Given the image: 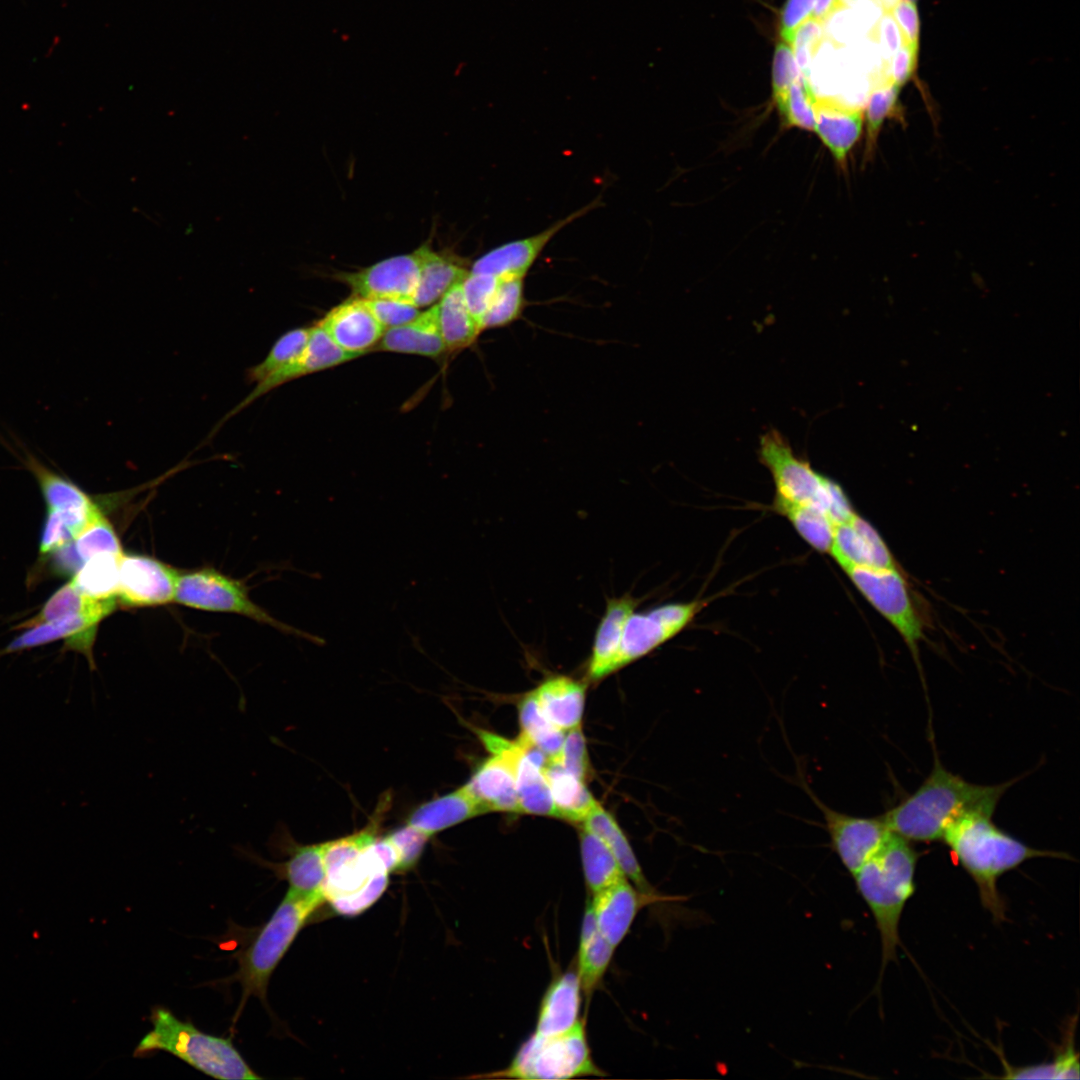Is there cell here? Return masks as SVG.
<instances>
[{"label":"cell","mask_w":1080,"mask_h":1080,"mask_svg":"<svg viewBox=\"0 0 1080 1080\" xmlns=\"http://www.w3.org/2000/svg\"><path fill=\"white\" fill-rule=\"evenodd\" d=\"M381 816L377 811L362 830L327 841L323 892L340 913L366 909L386 887L390 871L374 848Z\"/></svg>","instance_id":"obj_5"},{"label":"cell","mask_w":1080,"mask_h":1080,"mask_svg":"<svg viewBox=\"0 0 1080 1080\" xmlns=\"http://www.w3.org/2000/svg\"><path fill=\"white\" fill-rule=\"evenodd\" d=\"M909 1H911V2H914V3H917V1H918V0H909Z\"/></svg>","instance_id":"obj_62"},{"label":"cell","mask_w":1080,"mask_h":1080,"mask_svg":"<svg viewBox=\"0 0 1080 1080\" xmlns=\"http://www.w3.org/2000/svg\"><path fill=\"white\" fill-rule=\"evenodd\" d=\"M801 75L791 46L784 41L779 42L775 49L772 68L774 98L783 94Z\"/></svg>","instance_id":"obj_52"},{"label":"cell","mask_w":1080,"mask_h":1080,"mask_svg":"<svg viewBox=\"0 0 1080 1080\" xmlns=\"http://www.w3.org/2000/svg\"><path fill=\"white\" fill-rule=\"evenodd\" d=\"M21 462L35 477L47 509L58 511L89 509L96 505L91 496L67 477L57 473L24 447H19Z\"/></svg>","instance_id":"obj_35"},{"label":"cell","mask_w":1080,"mask_h":1080,"mask_svg":"<svg viewBox=\"0 0 1080 1080\" xmlns=\"http://www.w3.org/2000/svg\"><path fill=\"white\" fill-rule=\"evenodd\" d=\"M844 6L841 0H815L810 17L824 24Z\"/></svg>","instance_id":"obj_59"},{"label":"cell","mask_w":1080,"mask_h":1080,"mask_svg":"<svg viewBox=\"0 0 1080 1080\" xmlns=\"http://www.w3.org/2000/svg\"><path fill=\"white\" fill-rule=\"evenodd\" d=\"M372 351L440 357L447 350L440 333L436 306L420 312L407 323L384 330Z\"/></svg>","instance_id":"obj_28"},{"label":"cell","mask_w":1080,"mask_h":1080,"mask_svg":"<svg viewBox=\"0 0 1080 1080\" xmlns=\"http://www.w3.org/2000/svg\"><path fill=\"white\" fill-rule=\"evenodd\" d=\"M486 813L481 803L464 784L452 792L416 807L410 813L406 823L432 837L436 833Z\"/></svg>","instance_id":"obj_27"},{"label":"cell","mask_w":1080,"mask_h":1080,"mask_svg":"<svg viewBox=\"0 0 1080 1080\" xmlns=\"http://www.w3.org/2000/svg\"><path fill=\"white\" fill-rule=\"evenodd\" d=\"M603 1075L604 1071L593 1060L582 1020L564 1034L542 1036L534 1032L520 1045L505 1068L473 1077L560 1080Z\"/></svg>","instance_id":"obj_8"},{"label":"cell","mask_w":1080,"mask_h":1080,"mask_svg":"<svg viewBox=\"0 0 1080 1080\" xmlns=\"http://www.w3.org/2000/svg\"><path fill=\"white\" fill-rule=\"evenodd\" d=\"M516 743V783L520 814L557 817L544 772L548 757L520 735Z\"/></svg>","instance_id":"obj_25"},{"label":"cell","mask_w":1080,"mask_h":1080,"mask_svg":"<svg viewBox=\"0 0 1080 1080\" xmlns=\"http://www.w3.org/2000/svg\"><path fill=\"white\" fill-rule=\"evenodd\" d=\"M918 853L907 839L891 832L880 849L852 876L874 918L881 942L880 977L898 957L899 924L915 892Z\"/></svg>","instance_id":"obj_3"},{"label":"cell","mask_w":1080,"mask_h":1080,"mask_svg":"<svg viewBox=\"0 0 1080 1080\" xmlns=\"http://www.w3.org/2000/svg\"><path fill=\"white\" fill-rule=\"evenodd\" d=\"M587 685L569 676L546 678L533 691L544 715L568 731L582 722Z\"/></svg>","instance_id":"obj_29"},{"label":"cell","mask_w":1080,"mask_h":1080,"mask_svg":"<svg viewBox=\"0 0 1080 1080\" xmlns=\"http://www.w3.org/2000/svg\"><path fill=\"white\" fill-rule=\"evenodd\" d=\"M117 599H96L81 593L71 582L59 588L43 605L35 617L22 623L20 628H30L71 615L92 614L101 618L116 608Z\"/></svg>","instance_id":"obj_37"},{"label":"cell","mask_w":1080,"mask_h":1080,"mask_svg":"<svg viewBox=\"0 0 1080 1080\" xmlns=\"http://www.w3.org/2000/svg\"><path fill=\"white\" fill-rule=\"evenodd\" d=\"M367 306L384 330L407 323L419 314L412 303L388 299H364Z\"/></svg>","instance_id":"obj_51"},{"label":"cell","mask_w":1080,"mask_h":1080,"mask_svg":"<svg viewBox=\"0 0 1080 1080\" xmlns=\"http://www.w3.org/2000/svg\"><path fill=\"white\" fill-rule=\"evenodd\" d=\"M615 947L598 931L589 903L582 921L576 971L582 993L589 999L612 961Z\"/></svg>","instance_id":"obj_32"},{"label":"cell","mask_w":1080,"mask_h":1080,"mask_svg":"<svg viewBox=\"0 0 1080 1080\" xmlns=\"http://www.w3.org/2000/svg\"><path fill=\"white\" fill-rule=\"evenodd\" d=\"M823 814L832 848L853 876L884 844L891 831L883 816L859 817L838 812L822 803L809 788Z\"/></svg>","instance_id":"obj_13"},{"label":"cell","mask_w":1080,"mask_h":1080,"mask_svg":"<svg viewBox=\"0 0 1080 1080\" xmlns=\"http://www.w3.org/2000/svg\"><path fill=\"white\" fill-rule=\"evenodd\" d=\"M582 988L576 970L557 976L546 989L540 1003L535 1033L555 1036L574 1029L580 1019Z\"/></svg>","instance_id":"obj_26"},{"label":"cell","mask_w":1080,"mask_h":1080,"mask_svg":"<svg viewBox=\"0 0 1080 1080\" xmlns=\"http://www.w3.org/2000/svg\"><path fill=\"white\" fill-rule=\"evenodd\" d=\"M526 307L524 278L501 279L496 294L483 315L481 330L506 327L517 321Z\"/></svg>","instance_id":"obj_43"},{"label":"cell","mask_w":1080,"mask_h":1080,"mask_svg":"<svg viewBox=\"0 0 1080 1080\" xmlns=\"http://www.w3.org/2000/svg\"><path fill=\"white\" fill-rule=\"evenodd\" d=\"M518 714L520 736L541 750L548 759L558 758L563 748L565 731L544 715L533 690L521 698Z\"/></svg>","instance_id":"obj_39"},{"label":"cell","mask_w":1080,"mask_h":1080,"mask_svg":"<svg viewBox=\"0 0 1080 1080\" xmlns=\"http://www.w3.org/2000/svg\"><path fill=\"white\" fill-rule=\"evenodd\" d=\"M476 736L490 753L465 783L469 791L489 812H519L516 783V739L509 740L488 730L474 727Z\"/></svg>","instance_id":"obj_11"},{"label":"cell","mask_w":1080,"mask_h":1080,"mask_svg":"<svg viewBox=\"0 0 1080 1080\" xmlns=\"http://www.w3.org/2000/svg\"><path fill=\"white\" fill-rule=\"evenodd\" d=\"M399 857V872L414 867L431 838L420 829L405 823L402 827L386 835Z\"/></svg>","instance_id":"obj_49"},{"label":"cell","mask_w":1080,"mask_h":1080,"mask_svg":"<svg viewBox=\"0 0 1080 1080\" xmlns=\"http://www.w3.org/2000/svg\"><path fill=\"white\" fill-rule=\"evenodd\" d=\"M270 843L271 848L279 850L288 858L283 862H271L251 848L239 847L237 850L246 859L270 869L279 879L287 881L289 890L302 894L323 892L327 841L298 844L287 833L280 831L272 837Z\"/></svg>","instance_id":"obj_14"},{"label":"cell","mask_w":1080,"mask_h":1080,"mask_svg":"<svg viewBox=\"0 0 1080 1080\" xmlns=\"http://www.w3.org/2000/svg\"><path fill=\"white\" fill-rule=\"evenodd\" d=\"M888 13L898 29L901 43L919 49L920 17L916 3L898 0Z\"/></svg>","instance_id":"obj_53"},{"label":"cell","mask_w":1080,"mask_h":1080,"mask_svg":"<svg viewBox=\"0 0 1080 1080\" xmlns=\"http://www.w3.org/2000/svg\"><path fill=\"white\" fill-rule=\"evenodd\" d=\"M416 250L420 275L412 304L417 308L435 304L451 288L461 284L470 272L455 257L436 252L428 243Z\"/></svg>","instance_id":"obj_30"},{"label":"cell","mask_w":1080,"mask_h":1080,"mask_svg":"<svg viewBox=\"0 0 1080 1080\" xmlns=\"http://www.w3.org/2000/svg\"><path fill=\"white\" fill-rule=\"evenodd\" d=\"M571 774L586 782L591 775L585 736L581 724L568 730L561 754L556 758Z\"/></svg>","instance_id":"obj_50"},{"label":"cell","mask_w":1080,"mask_h":1080,"mask_svg":"<svg viewBox=\"0 0 1080 1080\" xmlns=\"http://www.w3.org/2000/svg\"><path fill=\"white\" fill-rule=\"evenodd\" d=\"M886 72L894 83L903 88L910 82L917 70L919 49L901 43L899 48L890 57Z\"/></svg>","instance_id":"obj_54"},{"label":"cell","mask_w":1080,"mask_h":1080,"mask_svg":"<svg viewBox=\"0 0 1080 1080\" xmlns=\"http://www.w3.org/2000/svg\"><path fill=\"white\" fill-rule=\"evenodd\" d=\"M992 815L966 814L947 827L941 840L975 882L983 907L1000 922L1007 910L997 885L1000 877L1033 858L1066 856L1023 843L995 825Z\"/></svg>","instance_id":"obj_2"},{"label":"cell","mask_w":1080,"mask_h":1080,"mask_svg":"<svg viewBox=\"0 0 1080 1080\" xmlns=\"http://www.w3.org/2000/svg\"><path fill=\"white\" fill-rule=\"evenodd\" d=\"M877 36L880 40V44L884 50L890 54V57L901 45L898 29L888 12H883V17L878 26Z\"/></svg>","instance_id":"obj_58"},{"label":"cell","mask_w":1080,"mask_h":1080,"mask_svg":"<svg viewBox=\"0 0 1080 1080\" xmlns=\"http://www.w3.org/2000/svg\"><path fill=\"white\" fill-rule=\"evenodd\" d=\"M829 554L842 569L851 566L897 568L880 534L857 513L835 526Z\"/></svg>","instance_id":"obj_20"},{"label":"cell","mask_w":1080,"mask_h":1080,"mask_svg":"<svg viewBox=\"0 0 1080 1080\" xmlns=\"http://www.w3.org/2000/svg\"><path fill=\"white\" fill-rule=\"evenodd\" d=\"M355 358L358 357L338 346L317 323L310 327L308 341L302 355L293 363L256 384L251 392L222 418L218 427L269 391L299 377L338 366Z\"/></svg>","instance_id":"obj_18"},{"label":"cell","mask_w":1080,"mask_h":1080,"mask_svg":"<svg viewBox=\"0 0 1080 1080\" xmlns=\"http://www.w3.org/2000/svg\"><path fill=\"white\" fill-rule=\"evenodd\" d=\"M74 540L57 510L47 509L40 539L41 554H48L62 545Z\"/></svg>","instance_id":"obj_55"},{"label":"cell","mask_w":1080,"mask_h":1080,"mask_svg":"<svg viewBox=\"0 0 1080 1080\" xmlns=\"http://www.w3.org/2000/svg\"><path fill=\"white\" fill-rule=\"evenodd\" d=\"M882 8L883 12H889L891 8L898 2V0H875Z\"/></svg>","instance_id":"obj_60"},{"label":"cell","mask_w":1080,"mask_h":1080,"mask_svg":"<svg viewBox=\"0 0 1080 1080\" xmlns=\"http://www.w3.org/2000/svg\"><path fill=\"white\" fill-rule=\"evenodd\" d=\"M813 109V131L836 161L845 165L848 152L859 140L863 130V110L826 97H816Z\"/></svg>","instance_id":"obj_24"},{"label":"cell","mask_w":1080,"mask_h":1080,"mask_svg":"<svg viewBox=\"0 0 1080 1080\" xmlns=\"http://www.w3.org/2000/svg\"><path fill=\"white\" fill-rule=\"evenodd\" d=\"M174 601L196 609L237 613L267 623L285 633L303 637L315 644L324 639L298 630L274 619L249 598L244 586L214 569H201L180 574Z\"/></svg>","instance_id":"obj_9"},{"label":"cell","mask_w":1080,"mask_h":1080,"mask_svg":"<svg viewBox=\"0 0 1080 1080\" xmlns=\"http://www.w3.org/2000/svg\"><path fill=\"white\" fill-rule=\"evenodd\" d=\"M660 900L663 897L647 895L624 878L591 895L588 903L598 931L616 948L628 934L639 911Z\"/></svg>","instance_id":"obj_19"},{"label":"cell","mask_w":1080,"mask_h":1080,"mask_svg":"<svg viewBox=\"0 0 1080 1080\" xmlns=\"http://www.w3.org/2000/svg\"><path fill=\"white\" fill-rule=\"evenodd\" d=\"M581 826L596 834L616 858L626 878L641 892L662 897L646 880L636 855L615 818L598 802Z\"/></svg>","instance_id":"obj_31"},{"label":"cell","mask_w":1080,"mask_h":1080,"mask_svg":"<svg viewBox=\"0 0 1080 1080\" xmlns=\"http://www.w3.org/2000/svg\"><path fill=\"white\" fill-rule=\"evenodd\" d=\"M841 1L846 5L848 2H853L855 0H841Z\"/></svg>","instance_id":"obj_61"},{"label":"cell","mask_w":1080,"mask_h":1080,"mask_svg":"<svg viewBox=\"0 0 1080 1080\" xmlns=\"http://www.w3.org/2000/svg\"><path fill=\"white\" fill-rule=\"evenodd\" d=\"M824 39V24L809 17L796 29L791 48L796 64L805 78H809L811 60Z\"/></svg>","instance_id":"obj_48"},{"label":"cell","mask_w":1080,"mask_h":1080,"mask_svg":"<svg viewBox=\"0 0 1080 1080\" xmlns=\"http://www.w3.org/2000/svg\"><path fill=\"white\" fill-rule=\"evenodd\" d=\"M326 902L323 892L302 894L288 889L267 922L236 953L238 969L225 980L238 982L242 989L233 1027L250 997H257L268 1008L267 988L273 972L299 932Z\"/></svg>","instance_id":"obj_4"},{"label":"cell","mask_w":1080,"mask_h":1080,"mask_svg":"<svg viewBox=\"0 0 1080 1080\" xmlns=\"http://www.w3.org/2000/svg\"><path fill=\"white\" fill-rule=\"evenodd\" d=\"M843 570L864 598L901 635L918 664L924 624L900 570L862 566Z\"/></svg>","instance_id":"obj_10"},{"label":"cell","mask_w":1080,"mask_h":1080,"mask_svg":"<svg viewBox=\"0 0 1080 1080\" xmlns=\"http://www.w3.org/2000/svg\"><path fill=\"white\" fill-rule=\"evenodd\" d=\"M759 460L774 482V511L788 506L814 507L825 512L835 525L856 513L841 486L797 455L779 431L771 429L761 436Z\"/></svg>","instance_id":"obj_7"},{"label":"cell","mask_w":1080,"mask_h":1080,"mask_svg":"<svg viewBox=\"0 0 1080 1080\" xmlns=\"http://www.w3.org/2000/svg\"><path fill=\"white\" fill-rule=\"evenodd\" d=\"M815 0H787L781 14L780 34L791 45L796 29L811 15Z\"/></svg>","instance_id":"obj_56"},{"label":"cell","mask_w":1080,"mask_h":1080,"mask_svg":"<svg viewBox=\"0 0 1080 1080\" xmlns=\"http://www.w3.org/2000/svg\"><path fill=\"white\" fill-rule=\"evenodd\" d=\"M1004 1078L1009 1079H1078L1079 1058L1073 1039L1055 1057L1046 1063L1007 1069Z\"/></svg>","instance_id":"obj_45"},{"label":"cell","mask_w":1080,"mask_h":1080,"mask_svg":"<svg viewBox=\"0 0 1080 1080\" xmlns=\"http://www.w3.org/2000/svg\"><path fill=\"white\" fill-rule=\"evenodd\" d=\"M640 601L630 594L610 598L596 629L587 665V679L600 681L619 670L618 661L625 624Z\"/></svg>","instance_id":"obj_22"},{"label":"cell","mask_w":1080,"mask_h":1080,"mask_svg":"<svg viewBox=\"0 0 1080 1080\" xmlns=\"http://www.w3.org/2000/svg\"><path fill=\"white\" fill-rule=\"evenodd\" d=\"M179 573L167 564L143 555L119 560L117 599L127 607H150L174 601Z\"/></svg>","instance_id":"obj_16"},{"label":"cell","mask_w":1080,"mask_h":1080,"mask_svg":"<svg viewBox=\"0 0 1080 1080\" xmlns=\"http://www.w3.org/2000/svg\"><path fill=\"white\" fill-rule=\"evenodd\" d=\"M774 99L787 126L814 130L813 107L816 95L809 79L799 76L783 94Z\"/></svg>","instance_id":"obj_44"},{"label":"cell","mask_w":1080,"mask_h":1080,"mask_svg":"<svg viewBox=\"0 0 1080 1080\" xmlns=\"http://www.w3.org/2000/svg\"><path fill=\"white\" fill-rule=\"evenodd\" d=\"M122 555L105 553L86 560L71 583L81 593L96 599L117 598Z\"/></svg>","instance_id":"obj_40"},{"label":"cell","mask_w":1080,"mask_h":1080,"mask_svg":"<svg viewBox=\"0 0 1080 1080\" xmlns=\"http://www.w3.org/2000/svg\"><path fill=\"white\" fill-rule=\"evenodd\" d=\"M53 552L54 566L64 574L74 575L84 563L76 551L74 541L62 545Z\"/></svg>","instance_id":"obj_57"},{"label":"cell","mask_w":1080,"mask_h":1080,"mask_svg":"<svg viewBox=\"0 0 1080 1080\" xmlns=\"http://www.w3.org/2000/svg\"><path fill=\"white\" fill-rule=\"evenodd\" d=\"M417 250L377 262L354 272H340L335 278L348 286L354 297L388 299L412 303L419 282Z\"/></svg>","instance_id":"obj_15"},{"label":"cell","mask_w":1080,"mask_h":1080,"mask_svg":"<svg viewBox=\"0 0 1080 1080\" xmlns=\"http://www.w3.org/2000/svg\"><path fill=\"white\" fill-rule=\"evenodd\" d=\"M461 284L451 288L435 304L440 333L449 352L472 346L482 332L466 305Z\"/></svg>","instance_id":"obj_36"},{"label":"cell","mask_w":1080,"mask_h":1080,"mask_svg":"<svg viewBox=\"0 0 1080 1080\" xmlns=\"http://www.w3.org/2000/svg\"><path fill=\"white\" fill-rule=\"evenodd\" d=\"M102 620L103 618L97 615L78 614L35 625L14 638L2 654L33 648L59 639H68L66 648L85 655L90 668L95 669L92 647L96 627Z\"/></svg>","instance_id":"obj_23"},{"label":"cell","mask_w":1080,"mask_h":1080,"mask_svg":"<svg viewBox=\"0 0 1080 1080\" xmlns=\"http://www.w3.org/2000/svg\"><path fill=\"white\" fill-rule=\"evenodd\" d=\"M500 281V278L491 274L469 272L461 284L466 305L479 325L496 294Z\"/></svg>","instance_id":"obj_47"},{"label":"cell","mask_w":1080,"mask_h":1080,"mask_svg":"<svg viewBox=\"0 0 1080 1080\" xmlns=\"http://www.w3.org/2000/svg\"><path fill=\"white\" fill-rule=\"evenodd\" d=\"M705 600L674 602L629 616L623 631L619 669L648 655L682 632L705 607Z\"/></svg>","instance_id":"obj_12"},{"label":"cell","mask_w":1080,"mask_h":1080,"mask_svg":"<svg viewBox=\"0 0 1080 1080\" xmlns=\"http://www.w3.org/2000/svg\"><path fill=\"white\" fill-rule=\"evenodd\" d=\"M343 350L357 357L372 351L384 328L362 298H351L331 309L318 322Z\"/></svg>","instance_id":"obj_21"},{"label":"cell","mask_w":1080,"mask_h":1080,"mask_svg":"<svg viewBox=\"0 0 1080 1080\" xmlns=\"http://www.w3.org/2000/svg\"><path fill=\"white\" fill-rule=\"evenodd\" d=\"M74 544L84 562L99 554H123L116 532L101 512L74 539Z\"/></svg>","instance_id":"obj_46"},{"label":"cell","mask_w":1080,"mask_h":1080,"mask_svg":"<svg viewBox=\"0 0 1080 1080\" xmlns=\"http://www.w3.org/2000/svg\"><path fill=\"white\" fill-rule=\"evenodd\" d=\"M901 87L885 73L873 84L864 109L865 149L863 164L873 159L881 129L888 119L906 125L903 107L900 103Z\"/></svg>","instance_id":"obj_34"},{"label":"cell","mask_w":1080,"mask_h":1080,"mask_svg":"<svg viewBox=\"0 0 1080 1080\" xmlns=\"http://www.w3.org/2000/svg\"><path fill=\"white\" fill-rule=\"evenodd\" d=\"M150 1021L152 1029L136 1046L134 1057L164 1051L214 1078L262 1079L245 1061L231 1038L205 1033L162 1006L152 1009Z\"/></svg>","instance_id":"obj_6"},{"label":"cell","mask_w":1080,"mask_h":1080,"mask_svg":"<svg viewBox=\"0 0 1080 1080\" xmlns=\"http://www.w3.org/2000/svg\"><path fill=\"white\" fill-rule=\"evenodd\" d=\"M1014 782L974 784L948 771L936 758L918 789L882 816L891 832L910 842L939 841L960 817L973 812L993 814Z\"/></svg>","instance_id":"obj_1"},{"label":"cell","mask_w":1080,"mask_h":1080,"mask_svg":"<svg viewBox=\"0 0 1080 1080\" xmlns=\"http://www.w3.org/2000/svg\"><path fill=\"white\" fill-rule=\"evenodd\" d=\"M309 332L310 328L300 327L281 335L265 358L248 368L246 376L249 383L256 385L297 360L304 352Z\"/></svg>","instance_id":"obj_42"},{"label":"cell","mask_w":1080,"mask_h":1080,"mask_svg":"<svg viewBox=\"0 0 1080 1080\" xmlns=\"http://www.w3.org/2000/svg\"><path fill=\"white\" fill-rule=\"evenodd\" d=\"M600 204L601 199L598 197L536 234L490 250L473 263L470 272L491 274L500 279L524 278L544 248L562 229L598 208Z\"/></svg>","instance_id":"obj_17"},{"label":"cell","mask_w":1080,"mask_h":1080,"mask_svg":"<svg viewBox=\"0 0 1080 1080\" xmlns=\"http://www.w3.org/2000/svg\"><path fill=\"white\" fill-rule=\"evenodd\" d=\"M579 840L584 880L591 895L626 878L616 858L601 838L582 827Z\"/></svg>","instance_id":"obj_38"},{"label":"cell","mask_w":1080,"mask_h":1080,"mask_svg":"<svg viewBox=\"0 0 1080 1080\" xmlns=\"http://www.w3.org/2000/svg\"><path fill=\"white\" fill-rule=\"evenodd\" d=\"M775 512L783 515L813 549L830 552L836 525L825 512L809 506H788Z\"/></svg>","instance_id":"obj_41"},{"label":"cell","mask_w":1080,"mask_h":1080,"mask_svg":"<svg viewBox=\"0 0 1080 1080\" xmlns=\"http://www.w3.org/2000/svg\"><path fill=\"white\" fill-rule=\"evenodd\" d=\"M544 772L557 817L581 824L598 803L586 782L568 772L557 759H549Z\"/></svg>","instance_id":"obj_33"}]
</instances>
